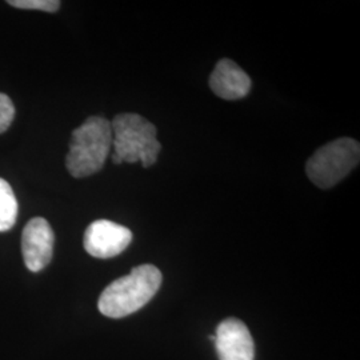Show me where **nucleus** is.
I'll return each instance as SVG.
<instances>
[{
    "instance_id": "0eeeda50",
    "label": "nucleus",
    "mask_w": 360,
    "mask_h": 360,
    "mask_svg": "<svg viewBox=\"0 0 360 360\" xmlns=\"http://www.w3.org/2000/svg\"><path fill=\"white\" fill-rule=\"evenodd\" d=\"M219 360H254L255 345L245 323L229 318L219 324L215 334Z\"/></svg>"
},
{
    "instance_id": "20e7f679",
    "label": "nucleus",
    "mask_w": 360,
    "mask_h": 360,
    "mask_svg": "<svg viewBox=\"0 0 360 360\" xmlns=\"http://www.w3.org/2000/svg\"><path fill=\"white\" fill-rule=\"evenodd\" d=\"M359 143L351 138H340L327 143L307 162L309 179L319 188H331L359 165Z\"/></svg>"
},
{
    "instance_id": "6e6552de",
    "label": "nucleus",
    "mask_w": 360,
    "mask_h": 360,
    "mask_svg": "<svg viewBox=\"0 0 360 360\" xmlns=\"http://www.w3.org/2000/svg\"><path fill=\"white\" fill-rule=\"evenodd\" d=\"M212 92L226 101L245 98L251 90V79L230 59H221L210 77Z\"/></svg>"
},
{
    "instance_id": "1a4fd4ad",
    "label": "nucleus",
    "mask_w": 360,
    "mask_h": 360,
    "mask_svg": "<svg viewBox=\"0 0 360 360\" xmlns=\"http://www.w3.org/2000/svg\"><path fill=\"white\" fill-rule=\"evenodd\" d=\"M18 218V200L7 180L0 178V232L11 230Z\"/></svg>"
},
{
    "instance_id": "9b49d317",
    "label": "nucleus",
    "mask_w": 360,
    "mask_h": 360,
    "mask_svg": "<svg viewBox=\"0 0 360 360\" xmlns=\"http://www.w3.org/2000/svg\"><path fill=\"white\" fill-rule=\"evenodd\" d=\"M15 107L8 95L0 92V134L6 132L13 124Z\"/></svg>"
},
{
    "instance_id": "f257e3e1",
    "label": "nucleus",
    "mask_w": 360,
    "mask_h": 360,
    "mask_svg": "<svg viewBox=\"0 0 360 360\" xmlns=\"http://www.w3.org/2000/svg\"><path fill=\"white\" fill-rule=\"evenodd\" d=\"M162 272L153 264L138 266L129 275L105 287L98 309L108 318H124L143 309L159 291Z\"/></svg>"
},
{
    "instance_id": "39448f33",
    "label": "nucleus",
    "mask_w": 360,
    "mask_h": 360,
    "mask_svg": "<svg viewBox=\"0 0 360 360\" xmlns=\"http://www.w3.org/2000/svg\"><path fill=\"white\" fill-rule=\"evenodd\" d=\"M132 242V232L111 220H95L84 232V250L91 257L110 259L122 254Z\"/></svg>"
},
{
    "instance_id": "7ed1b4c3",
    "label": "nucleus",
    "mask_w": 360,
    "mask_h": 360,
    "mask_svg": "<svg viewBox=\"0 0 360 360\" xmlns=\"http://www.w3.org/2000/svg\"><path fill=\"white\" fill-rule=\"evenodd\" d=\"M114 165L141 162L144 168L154 166L162 151L154 124L138 114H119L111 122Z\"/></svg>"
},
{
    "instance_id": "423d86ee",
    "label": "nucleus",
    "mask_w": 360,
    "mask_h": 360,
    "mask_svg": "<svg viewBox=\"0 0 360 360\" xmlns=\"http://www.w3.org/2000/svg\"><path fill=\"white\" fill-rule=\"evenodd\" d=\"M55 235L50 223L43 218L31 219L22 235V252L26 267L31 272L46 269L53 254Z\"/></svg>"
},
{
    "instance_id": "9d476101",
    "label": "nucleus",
    "mask_w": 360,
    "mask_h": 360,
    "mask_svg": "<svg viewBox=\"0 0 360 360\" xmlns=\"http://www.w3.org/2000/svg\"><path fill=\"white\" fill-rule=\"evenodd\" d=\"M11 7L22 10H39L46 13H56L60 7V1L58 0H8Z\"/></svg>"
},
{
    "instance_id": "f03ea898",
    "label": "nucleus",
    "mask_w": 360,
    "mask_h": 360,
    "mask_svg": "<svg viewBox=\"0 0 360 360\" xmlns=\"http://www.w3.org/2000/svg\"><path fill=\"white\" fill-rule=\"evenodd\" d=\"M111 148V122L102 116H90L72 132L65 167L77 179L91 176L103 168Z\"/></svg>"
}]
</instances>
